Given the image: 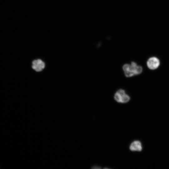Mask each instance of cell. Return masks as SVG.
<instances>
[{"mask_svg":"<svg viewBox=\"0 0 169 169\" xmlns=\"http://www.w3.org/2000/svg\"><path fill=\"white\" fill-rule=\"evenodd\" d=\"M160 62L157 58L152 57L150 58L147 61V65L148 68L151 69H156L159 66Z\"/></svg>","mask_w":169,"mask_h":169,"instance_id":"obj_3","label":"cell"},{"mask_svg":"<svg viewBox=\"0 0 169 169\" xmlns=\"http://www.w3.org/2000/svg\"><path fill=\"white\" fill-rule=\"evenodd\" d=\"M123 69L125 76L128 77L139 74L142 71V67L137 65L134 62H132L131 64H125Z\"/></svg>","mask_w":169,"mask_h":169,"instance_id":"obj_1","label":"cell"},{"mask_svg":"<svg viewBox=\"0 0 169 169\" xmlns=\"http://www.w3.org/2000/svg\"><path fill=\"white\" fill-rule=\"evenodd\" d=\"M44 63L40 59L33 60L32 62V68L36 71H40L45 67Z\"/></svg>","mask_w":169,"mask_h":169,"instance_id":"obj_4","label":"cell"},{"mask_svg":"<svg viewBox=\"0 0 169 169\" xmlns=\"http://www.w3.org/2000/svg\"><path fill=\"white\" fill-rule=\"evenodd\" d=\"M114 98L116 101L121 103H127L130 99V97L125 93V91L121 89L116 92Z\"/></svg>","mask_w":169,"mask_h":169,"instance_id":"obj_2","label":"cell"},{"mask_svg":"<svg viewBox=\"0 0 169 169\" xmlns=\"http://www.w3.org/2000/svg\"><path fill=\"white\" fill-rule=\"evenodd\" d=\"M130 149L132 151H141L142 147L141 142L139 141H133L130 145Z\"/></svg>","mask_w":169,"mask_h":169,"instance_id":"obj_5","label":"cell"}]
</instances>
